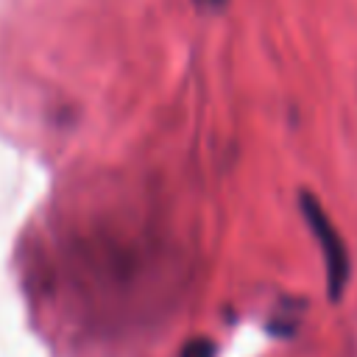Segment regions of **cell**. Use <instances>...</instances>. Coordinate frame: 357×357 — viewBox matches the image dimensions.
I'll list each match as a JSON object with an SVG mask.
<instances>
[{"label":"cell","instance_id":"3","mask_svg":"<svg viewBox=\"0 0 357 357\" xmlns=\"http://www.w3.org/2000/svg\"><path fill=\"white\" fill-rule=\"evenodd\" d=\"M198 6H204V8H218V6H223L226 0H195Z\"/></svg>","mask_w":357,"mask_h":357},{"label":"cell","instance_id":"1","mask_svg":"<svg viewBox=\"0 0 357 357\" xmlns=\"http://www.w3.org/2000/svg\"><path fill=\"white\" fill-rule=\"evenodd\" d=\"M298 209L304 215V220L310 223V231L321 248L324 257V271H326V287H329V298L337 301L349 284L351 276V259H349V248L340 237V231L335 229L332 218L326 215V209L321 206V201L310 192H298Z\"/></svg>","mask_w":357,"mask_h":357},{"label":"cell","instance_id":"2","mask_svg":"<svg viewBox=\"0 0 357 357\" xmlns=\"http://www.w3.org/2000/svg\"><path fill=\"white\" fill-rule=\"evenodd\" d=\"M184 357H215V346L209 343V340H192V343H187V349H184Z\"/></svg>","mask_w":357,"mask_h":357}]
</instances>
